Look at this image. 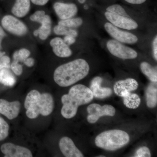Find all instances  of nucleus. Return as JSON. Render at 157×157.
Segmentation results:
<instances>
[{"instance_id":"18","label":"nucleus","mask_w":157,"mask_h":157,"mask_svg":"<svg viewBox=\"0 0 157 157\" xmlns=\"http://www.w3.org/2000/svg\"><path fill=\"white\" fill-rule=\"evenodd\" d=\"M30 9V0H16L11 9L14 16L23 17L26 16Z\"/></svg>"},{"instance_id":"22","label":"nucleus","mask_w":157,"mask_h":157,"mask_svg":"<svg viewBox=\"0 0 157 157\" xmlns=\"http://www.w3.org/2000/svg\"><path fill=\"white\" fill-rule=\"evenodd\" d=\"M123 98L124 105L129 109H136L140 106L141 100L137 94L130 93Z\"/></svg>"},{"instance_id":"34","label":"nucleus","mask_w":157,"mask_h":157,"mask_svg":"<svg viewBox=\"0 0 157 157\" xmlns=\"http://www.w3.org/2000/svg\"><path fill=\"white\" fill-rule=\"evenodd\" d=\"M49 0H31L35 5L37 6H43L46 5Z\"/></svg>"},{"instance_id":"33","label":"nucleus","mask_w":157,"mask_h":157,"mask_svg":"<svg viewBox=\"0 0 157 157\" xmlns=\"http://www.w3.org/2000/svg\"><path fill=\"white\" fill-rule=\"evenodd\" d=\"M23 63L28 67H33L35 64V60L33 58L28 57L25 59Z\"/></svg>"},{"instance_id":"21","label":"nucleus","mask_w":157,"mask_h":157,"mask_svg":"<svg viewBox=\"0 0 157 157\" xmlns=\"http://www.w3.org/2000/svg\"><path fill=\"white\" fill-rule=\"evenodd\" d=\"M0 83L9 86H13L16 83V78L8 68L0 70Z\"/></svg>"},{"instance_id":"38","label":"nucleus","mask_w":157,"mask_h":157,"mask_svg":"<svg viewBox=\"0 0 157 157\" xmlns=\"http://www.w3.org/2000/svg\"><path fill=\"white\" fill-rule=\"evenodd\" d=\"M88 6L87 5H86V6H84V9H88Z\"/></svg>"},{"instance_id":"31","label":"nucleus","mask_w":157,"mask_h":157,"mask_svg":"<svg viewBox=\"0 0 157 157\" xmlns=\"http://www.w3.org/2000/svg\"><path fill=\"white\" fill-rule=\"evenodd\" d=\"M64 41L67 45H70L74 44L76 42V39L75 37L70 36H66L64 38Z\"/></svg>"},{"instance_id":"3","label":"nucleus","mask_w":157,"mask_h":157,"mask_svg":"<svg viewBox=\"0 0 157 157\" xmlns=\"http://www.w3.org/2000/svg\"><path fill=\"white\" fill-rule=\"evenodd\" d=\"M26 109V115L33 119L39 114L48 116L53 111L54 102L52 96L48 93L41 94L36 90H32L28 94L24 103Z\"/></svg>"},{"instance_id":"6","label":"nucleus","mask_w":157,"mask_h":157,"mask_svg":"<svg viewBox=\"0 0 157 157\" xmlns=\"http://www.w3.org/2000/svg\"><path fill=\"white\" fill-rule=\"evenodd\" d=\"M107 47L111 54L123 59H135L138 55L136 51L114 39L107 42Z\"/></svg>"},{"instance_id":"17","label":"nucleus","mask_w":157,"mask_h":157,"mask_svg":"<svg viewBox=\"0 0 157 157\" xmlns=\"http://www.w3.org/2000/svg\"><path fill=\"white\" fill-rule=\"evenodd\" d=\"M50 45L54 53L59 57L67 58L72 55V52L69 45L65 43L63 39L59 37H56L52 39Z\"/></svg>"},{"instance_id":"36","label":"nucleus","mask_w":157,"mask_h":157,"mask_svg":"<svg viewBox=\"0 0 157 157\" xmlns=\"http://www.w3.org/2000/svg\"><path fill=\"white\" fill-rule=\"evenodd\" d=\"M127 2L134 5H140L143 4L146 0H125Z\"/></svg>"},{"instance_id":"25","label":"nucleus","mask_w":157,"mask_h":157,"mask_svg":"<svg viewBox=\"0 0 157 157\" xmlns=\"http://www.w3.org/2000/svg\"><path fill=\"white\" fill-rule=\"evenodd\" d=\"M30 54V52L28 49L25 48H21L14 52L13 54V59L14 60L23 63L25 59L29 57Z\"/></svg>"},{"instance_id":"10","label":"nucleus","mask_w":157,"mask_h":157,"mask_svg":"<svg viewBox=\"0 0 157 157\" xmlns=\"http://www.w3.org/2000/svg\"><path fill=\"white\" fill-rule=\"evenodd\" d=\"M105 16L113 25L119 28L127 30H134L138 27V24L134 20L129 17L118 15L106 11Z\"/></svg>"},{"instance_id":"5","label":"nucleus","mask_w":157,"mask_h":157,"mask_svg":"<svg viewBox=\"0 0 157 157\" xmlns=\"http://www.w3.org/2000/svg\"><path fill=\"white\" fill-rule=\"evenodd\" d=\"M32 21L41 24V26L34 32L35 36H39L42 40H45L48 38L51 32L52 21L50 16L45 14L43 11H36L30 17Z\"/></svg>"},{"instance_id":"28","label":"nucleus","mask_w":157,"mask_h":157,"mask_svg":"<svg viewBox=\"0 0 157 157\" xmlns=\"http://www.w3.org/2000/svg\"><path fill=\"white\" fill-rule=\"evenodd\" d=\"M10 58L6 55V53L0 51V70L10 67Z\"/></svg>"},{"instance_id":"24","label":"nucleus","mask_w":157,"mask_h":157,"mask_svg":"<svg viewBox=\"0 0 157 157\" xmlns=\"http://www.w3.org/2000/svg\"><path fill=\"white\" fill-rule=\"evenodd\" d=\"M55 33L61 36H70L76 38L78 36V33L75 30L69 29L63 26L59 25L56 26L53 29Z\"/></svg>"},{"instance_id":"35","label":"nucleus","mask_w":157,"mask_h":157,"mask_svg":"<svg viewBox=\"0 0 157 157\" xmlns=\"http://www.w3.org/2000/svg\"><path fill=\"white\" fill-rule=\"evenodd\" d=\"M6 35L2 28L0 26V50L2 49V43L3 39L6 36Z\"/></svg>"},{"instance_id":"27","label":"nucleus","mask_w":157,"mask_h":157,"mask_svg":"<svg viewBox=\"0 0 157 157\" xmlns=\"http://www.w3.org/2000/svg\"><path fill=\"white\" fill-rule=\"evenodd\" d=\"M107 11L114 14L129 17L124 9L119 5H113L107 8Z\"/></svg>"},{"instance_id":"2","label":"nucleus","mask_w":157,"mask_h":157,"mask_svg":"<svg viewBox=\"0 0 157 157\" xmlns=\"http://www.w3.org/2000/svg\"><path fill=\"white\" fill-rule=\"evenodd\" d=\"M94 98L92 91L84 85L72 86L68 94L62 96V115L66 119L72 118L76 116L79 106L89 104Z\"/></svg>"},{"instance_id":"15","label":"nucleus","mask_w":157,"mask_h":157,"mask_svg":"<svg viewBox=\"0 0 157 157\" xmlns=\"http://www.w3.org/2000/svg\"><path fill=\"white\" fill-rule=\"evenodd\" d=\"M20 102L14 101L9 102L4 99H0V113L9 120L17 117L20 111Z\"/></svg>"},{"instance_id":"20","label":"nucleus","mask_w":157,"mask_h":157,"mask_svg":"<svg viewBox=\"0 0 157 157\" xmlns=\"http://www.w3.org/2000/svg\"><path fill=\"white\" fill-rule=\"evenodd\" d=\"M140 70L144 75L149 78L151 82H157V68L150 64L146 62H143L140 65Z\"/></svg>"},{"instance_id":"26","label":"nucleus","mask_w":157,"mask_h":157,"mask_svg":"<svg viewBox=\"0 0 157 157\" xmlns=\"http://www.w3.org/2000/svg\"><path fill=\"white\" fill-rule=\"evenodd\" d=\"M9 124L2 118L0 117V141L6 139L9 135Z\"/></svg>"},{"instance_id":"37","label":"nucleus","mask_w":157,"mask_h":157,"mask_svg":"<svg viewBox=\"0 0 157 157\" xmlns=\"http://www.w3.org/2000/svg\"><path fill=\"white\" fill-rule=\"evenodd\" d=\"M78 2H79L80 4H83L86 2V0H78Z\"/></svg>"},{"instance_id":"29","label":"nucleus","mask_w":157,"mask_h":157,"mask_svg":"<svg viewBox=\"0 0 157 157\" xmlns=\"http://www.w3.org/2000/svg\"><path fill=\"white\" fill-rule=\"evenodd\" d=\"M150 151L146 146L141 147L137 150L135 157H151Z\"/></svg>"},{"instance_id":"12","label":"nucleus","mask_w":157,"mask_h":157,"mask_svg":"<svg viewBox=\"0 0 157 157\" xmlns=\"http://www.w3.org/2000/svg\"><path fill=\"white\" fill-rule=\"evenodd\" d=\"M138 87V82L135 79L128 78L116 82L113 86V90L117 95L124 98Z\"/></svg>"},{"instance_id":"7","label":"nucleus","mask_w":157,"mask_h":157,"mask_svg":"<svg viewBox=\"0 0 157 157\" xmlns=\"http://www.w3.org/2000/svg\"><path fill=\"white\" fill-rule=\"evenodd\" d=\"M87 120L90 124L96 123L100 117L104 116H114L116 113L115 108L108 104L101 106L98 104H91L87 107Z\"/></svg>"},{"instance_id":"32","label":"nucleus","mask_w":157,"mask_h":157,"mask_svg":"<svg viewBox=\"0 0 157 157\" xmlns=\"http://www.w3.org/2000/svg\"><path fill=\"white\" fill-rule=\"evenodd\" d=\"M153 52L154 57L156 61L157 60V36H156L153 42Z\"/></svg>"},{"instance_id":"4","label":"nucleus","mask_w":157,"mask_h":157,"mask_svg":"<svg viewBox=\"0 0 157 157\" xmlns=\"http://www.w3.org/2000/svg\"><path fill=\"white\" fill-rule=\"evenodd\" d=\"M128 134L122 130H112L102 132L96 137V146L105 150L114 151L128 143Z\"/></svg>"},{"instance_id":"19","label":"nucleus","mask_w":157,"mask_h":157,"mask_svg":"<svg viewBox=\"0 0 157 157\" xmlns=\"http://www.w3.org/2000/svg\"><path fill=\"white\" fill-rule=\"evenodd\" d=\"M146 104L149 108H154L157 104V82L150 83L146 90Z\"/></svg>"},{"instance_id":"9","label":"nucleus","mask_w":157,"mask_h":157,"mask_svg":"<svg viewBox=\"0 0 157 157\" xmlns=\"http://www.w3.org/2000/svg\"><path fill=\"white\" fill-rule=\"evenodd\" d=\"M108 34L117 41L121 43L133 44L138 41V38L134 34L121 30L110 23L107 22L104 25Z\"/></svg>"},{"instance_id":"30","label":"nucleus","mask_w":157,"mask_h":157,"mask_svg":"<svg viewBox=\"0 0 157 157\" xmlns=\"http://www.w3.org/2000/svg\"><path fill=\"white\" fill-rule=\"evenodd\" d=\"M10 67H11V70L15 75L17 76H20L22 74V65L19 64V62L15 60L13 61L11 63Z\"/></svg>"},{"instance_id":"14","label":"nucleus","mask_w":157,"mask_h":157,"mask_svg":"<svg viewBox=\"0 0 157 157\" xmlns=\"http://www.w3.org/2000/svg\"><path fill=\"white\" fill-rule=\"evenodd\" d=\"M60 150L66 157H83L84 155L78 149L73 140L67 137L61 138L59 142Z\"/></svg>"},{"instance_id":"11","label":"nucleus","mask_w":157,"mask_h":157,"mask_svg":"<svg viewBox=\"0 0 157 157\" xmlns=\"http://www.w3.org/2000/svg\"><path fill=\"white\" fill-rule=\"evenodd\" d=\"M1 150L6 157H32V152L28 148L11 143L4 144Z\"/></svg>"},{"instance_id":"1","label":"nucleus","mask_w":157,"mask_h":157,"mask_svg":"<svg viewBox=\"0 0 157 157\" xmlns=\"http://www.w3.org/2000/svg\"><path fill=\"white\" fill-rule=\"evenodd\" d=\"M89 71V65L85 60L76 59L57 68L54 80L59 86L67 87L86 77Z\"/></svg>"},{"instance_id":"16","label":"nucleus","mask_w":157,"mask_h":157,"mask_svg":"<svg viewBox=\"0 0 157 157\" xmlns=\"http://www.w3.org/2000/svg\"><path fill=\"white\" fill-rule=\"evenodd\" d=\"M103 78L97 76L92 79L90 85V89L92 92L94 97L98 99H103L108 98L112 95V90L109 87H101Z\"/></svg>"},{"instance_id":"13","label":"nucleus","mask_w":157,"mask_h":157,"mask_svg":"<svg viewBox=\"0 0 157 157\" xmlns=\"http://www.w3.org/2000/svg\"><path fill=\"white\" fill-rule=\"evenodd\" d=\"M53 9L58 17L61 20L72 18L78 12L77 6L73 3L57 2L54 4Z\"/></svg>"},{"instance_id":"23","label":"nucleus","mask_w":157,"mask_h":157,"mask_svg":"<svg viewBox=\"0 0 157 157\" xmlns=\"http://www.w3.org/2000/svg\"><path fill=\"white\" fill-rule=\"evenodd\" d=\"M83 21L80 17L70 18L69 19L61 20L58 23L59 25L63 26L65 27L77 28L82 25Z\"/></svg>"},{"instance_id":"8","label":"nucleus","mask_w":157,"mask_h":157,"mask_svg":"<svg viewBox=\"0 0 157 157\" xmlns=\"http://www.w3.org/2000/svg\"><path fill=\"white\" fill-rule=\"evenodd\" d=\"M3 28L15 36H23L27 33V27L22 21L12 15L4 16L2 20Z\"/></svg>"}]
</instances>
